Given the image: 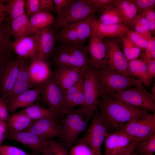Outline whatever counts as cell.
Returning a JSON list of instances; mask_svg holds the SVG:
<instances>
[{
    "label": "cell",
    "mask_w": 155,
    "mask_h": 155,
    "mask_svg": "<svg viewBox=\"0 0 155 155\" xmlns=\"http://www.w3.org/2000/svg\"><path fill=\"white\" fill-rule=\"evenodd\" d=\"M98 100V109L104 123L110 129L117 130L132 120L148 114V111L128 104L120 100L102 96Z\"/></svg>",
    "instance_id": "cell-1"
},
{
    "label": "cell",
    "mask_w": 155,
    "mask_h": 155,
    "mask_svg": "<svg viewBox=\"0 0 155 155\" xmlns=\"http://www.w3.org/2000/svg\"><path fill=\"white\" fill-rule=\"evenodd\" d=\"M49 59L55 68L63 66L91 67L87 46L79 43H59L54 47Z\"/></svg>",
    "instance_id": "cell-2"
},
{
    "label": "cell",
    "mask_w": 155,
    "mask_h": 155,
    "mask_svg": "<svg viewBox=\"0 0 155 155\" xmlns=\"http://www.w3.org/2000/svg\"><path fill=\"white\" fill-rule=\"evenodd\" d=\"M65 115L63 121L59 125L61 142L59 144L68 151L79 135L87 129L88 122L92 117L80 108L72 109Z\"/></svg>",
    "instance_id": "cell-3"
},
{
    "label": "cell",
    "mask_w": 155,
    "mask_h": 155,
    "mask_svg": "<svg viewBox=\"0 0 155 155\" xmlns=\"http://www.w3.org/2000/svg\"><path fill=\"white\" fill-rule=\"evenodd\" d=\"M95 71L99 84V97L134 87L141 82L120 73L108 65Z\"/></svg>",
    "instance_id": "cell-4"
},
{
    "label": "cell",
    "mask_w": 155,
    "mask_h": 155,
    "mask_svg": "<svg viewBox=\"0 0 155 155\" xmlns=\"http://www.w3.org/2000/svg\"><path fill=\"white\" fill-rule=\"evenodd\" d=\"M98 12L86 0H72L58 15L51 27L53 32L74 24Z\"/></svg>",
    "instance_id": "cell-5"
},
{
    "label": "cell",
    "mask_w": 155,
    "mask_h": 155,
    "mask_svg": "<svg viewBox=\"0 0 155 155\" xmlns=\"http://www.w3.org/2000/svg\"><path fill=\"white\" fill-rule=\"evenodd\" d=\"M107 95L139 109L155 113V96L145 89L141 82L134 87Z\"/></svg>",
    "instance_id": "cell-6"
},
{
    "label": "cell",
    "mask_w": 155,
    "mask_h": 155,
    "mask_svg": "<svg viewBox=\"0 0 155 155\" xmlns=\"http://www.w3.org/2000/svg\"><path fill=\"white\" fill-rule=\"evenodd\" d=\"M40 88V100L48 106V109L57 119L59 115H65L64 105L66 90L62 89L54 80L53 76L39 85Z\"/></svg>",
    "instance_id": "cell-7"
},
{
    "label": "cell",
    "mask_w": 155,
    "mask_h": 155,
    "mask_svg": "<svg viewBox=\"0 0 155 155\" xmlns=\"http://www.w3.org/2000/svg\"><path fill=\"white\" fill-rule=\"evenodd\" d=\"M84 100L80 109L93 117L98 109L100 86L95 70L91 67L86 71L83 77Z\"/></svg>",
    "instance_id": "cell-8"
},
{
    "label": "cell",
    "mask_w": 155,
    "mask_h": 155,
    "mask_svg": "<svg viewBox=\"0 0 155 155\" xmlns=\"http://www.w3.org/2000/svg\"><path fill=\"white\" fill-rule=\"evenodd\" d=\"M109 134V129L102 120L100 113L97 111L86 134L78 140L88 145L96 155H102V145Z\"/></svg>",
    "instance_id": "cell-9"
},
{
    "label": "cell",
    "mask_w": 155,
    "mask_h": 155,
    "mask_svg": "<svg viewBox=\"0 0 155 155\" xmlns=\"http://www.w3.org/2000/svg\"><path fill=\"white\" fill-rule=\"evenodd\" d=\"M24 59L17 57L0 68V97L5 103L14 87Z\"/></svg>",
    "instance_id": "cell-10"
},
{
    "label": "cell",
    "mask_w": 155,
    "mask_h": 155,
    "mask_svg": "<svg viewBox=\"0 0 155 155\" xmlns=\"http://www.w3.org/2000/svg\"><path fill=\"white\" fill-rule=\"evenodd\" d=\"M102 40L106 49L108 65L124 75L134 78L129 71L128 62L121 51L117 40L109 37L105 38Z\"/></svg>",
    "instance_id": "cell-11"
},
{
    "label": "cell",
    "mask_w": 155,
    "mask_h": 155,
    "mask_svg": "<svg viewBox=\"0 0 155 155\" xmlns=\"http://www.w3.org/2000/svg\"><path fill=\"white\" fill-rule=\"evenodd\" d=\"M119 129L136 140H142L155 133V113L130 121Z\"/></svg>",
    "instance_id": "cell-12"
},
{
    "label": "cell",
    "mask_w": 155,
    "mask_h": 155,
    "mask_svg": "<svg viewBox=\"0 0 155 155\" xmlns=\"http://www.w3.org/2000/svg\"><path fill=\"white\" fill-rule=\"evenodd\" d=\"M5 140H14L31 149L35 155H40L49 147L51 140L43 138L31 132H14L8 130Z\"/></svg>",
    "instance_id": "cell-13"
},
{
    "label": "cell",
    "mask_w": 155,
    "mask_h": 155,
    "mask_svg": "<svg viewBox=\"0 0 155 155\" xmlns=\"http://www.w3.org/2000/svg\"><path fill=\"white\" fill-rule=\"evenodd\" d=\"M135 140L122 129L116 130L110 133L104 141V155H120Z\"/></svg>",
    "instance_id": "cell-14"
},
{
    "label": "cell",
    "mask_w": 155,
    "mask_h": 155,
    "mask_svg": "<svg viewBox=\"0 0 155 155\" xmlns=\"http://www.w3.org/2000/svg\"><path fill=\"white\" fill-rule=\"evenodd\" d=\"M87 46L90 65L96 70L108 65V58L105 46L102 39L92 32Z\"/></svg>",
    "instance_id": "cell-15"
},
{
    "label": "cell",
    "mask_w": 155,
    "mask_h": 155,
    "mask_svg": "<svg viewBox=\"0 0 155 155\" xmlns=\"http://www.w3.org/2000/svg\"><path fill=\"white\" fill-rule=\"evenodd\" d=\"M88 68L60 67L55 68L53 76L59 86L63 89L66 90L82 79Z\"/></svg>",
    "instance_id": "cell-16"
},
{
    "label": "cell",
    "mask_w": 155,
    "mask_h": 155,
    "mask_svg": "<svg viewBox=\"0 0 155 155\" xmlns=\"http://www.w3.org/2000/svg\"><path fill=\"white\" fill-rule=\"evenodd\" d=\"M39 44L40 39L37 31L33 35L16 40L12 43V48L18 57L31 59L36 57Z\"/></svg>",
    "instance_id": "cell-17"
},
{
    "label": "cell",
    "mask_w": 155,
    "mask_h": 155,
    "mask_svg": "<svg viewBox=\"0 0 155 155\" xmlns=\"http://www.w3.org/2000/svg\"><path fill=\"white\" fill-rule=\"evenodd\" d=\"M24 131L31 132L48 140L55 137H60L59 124L57 120L52 118L33 121L30 126Z\"/></svg>",
    "instance_id": "cell-18"
},
{
    "label": "cell",
    "mask_w": 155,
    "mask_h": 155,
    "mask_svg": "<svg viewBox=\"0 0 155 155\" xmlns=\"http://www.w3.org/2000/svg\"><path fill=\"white\" fill-rule=\"evenodd\" d=\"M28 63L30 77L36 86L44 83L52 76L53 71L48 60L36 57L30 59Z\"/></svg>",
    "instance_id": "cell-19"
},
{
    "label": "cell",
    "mask_w": 155,
    "mask_h": 155,
    "mask_svg": "<svg viewBox=\"0 0 155 155\" xmlns=\"http://www.w3.org/2000/svg\"><path fill=\"white\" fill-rule=\"evenodd\" d=\"M40 85L28 90L14 97L6 103L8 110L12 113L21 108H25L35 103L41 98Z\"/></svg>",
    "instance_id": "cell-20"
},
{
    "label": "cell",
    "mask_w": 155,
    "mask_h": 155,
    "mask_svg": "<svg viewBox=\"0 0 155 155\" xmlns=\"http://www.w3.org/2000/svg\"><path fill=\"white\" fill-rule=\"evenodd\" d=\"M92 32L100 39L105 38L121 37L127 34L130 30L123 23L113 24L101 23L96 19L92 25Z\"/></svg>",
    "instance_id": "cell-21"
},
{
    "label": "cell",
    "mask_w": 155,
    "mask_h": 155,
    "mask_svg": "<svg viewBox=\"0 0 155 155\" xmlns=\"http://www.w3.org/2000/svg\"><path fill=\"white\" fill-rule=\"evenodd\" d=\"M36 86L32 80L29 73L28 63L27 59L24 58L21 65L14 87L5 104L11 98Z\"/></svg>",
    "instance_id": "cell-22"
},
{
    "label": "cell",
    "mask_w": 155,
    "mask_h": 155,
    "mask_svg": "<svg viewBox=\"0 0 155 155\" xmlns=\"http://www.w3.org/2000/svg\"><path fill=\"white\" fill-rule=\"evenodd\" d=\"M38 32L39 37L40 44L36 57L48 60L54 47V32L51 26L43 28Z\"/></svg>",
    "instance_id": "cell-23"
},
{
    "label": "cell",
    "mask_w": 155,
    "mask_h": 155,
    "mask_svg": "<svg viewBox=\"0 0 155 155\" xmlns=\"http://www.w3.org/2000/svg\"><path fill=\"white\" fill-rule=\"evenodd\" d=\"M84 98L83 78L66 90L64 99V108L66 113L70 110L79 105H82Z\"/></svg>",
    "instance_id": "cell-24"
},
{
    "label": "cell",
    "mask_w": 155,
    "mask_h": 155,
    "mask_svg": "<svg viewBox=\"0 0 155 155\" xmlns=\"http://www.w3.org/2000/svg\"><path fill=\"white\" fill-rule=\"evenodd\" d=\"M55 19L54 16L50 12L41 11L35 14L29 20L26 36L34 34L39 30L51 26Z\"/></svg>",
    "instance_id": "cell-25"
},
{
    "label": "cell",
    "mask_w": 155,
    "mask_h": 155,
    "mask_svg": "<svg viewBox=\"0 0 155 155\" xmlns=\"http://www.w3.org/2000/svg\"><path fill=\"white\" fill-rule=\"evenodd\" d=\"M129 71L133 77H136L146 88L152 82V78L148 73L147 64L142 59H135L128 61Z\"/></svg>",
    "instance_id": "cell-26"
},
{
    "label": "cell",
    "mask_w": 155,
    "mask_h": 155,
    "mask_svg": "<svg viewBox=\"0 0 155 155\" xmlns=\"http://www.w3.org/2000/svg\"><path fill=\"white\" fill-rule=\"evenodd\" d=\"M113 4L119 10L125 24L129 28L131 22L138 13V10L133 0H113Z\"/></svg>",
    "instance_id": "cell-27"
},
{
    "label": "cell",
    "mask_w": 155,
    "mask_h": 155,
    "mask_svg": "<svg viewBox=\"0 0 155 155\" xmlns=\"http://www.w3.org/2000/svg\"><path fill=\"white\" fill-rule=\"evenodd\" d=\"M32 120L21 111L9 116L6 121L8 130L14 132L24 131L31 124Z\"/></svg>",
    "instance_id": "cell-28"
},
{
    "label": "cell",
    "mask_w": 155,
    "mask_h": 155,
    "mask_svg": "<svg viewBox=\"0 0 155 155\" xmlns=\"http://www.w3.org/2000/svg\"><path fill=\"white\" fill-rule=\"evenodd\" d=\"M96 19V16L94 14L74 24L79 44H84L87 38L92 35V24Z\"/></svg>",
    "instance_id": "cell-29"
},
{
    "label": "cell",
    "mask_w": 155,
    "mask_h": 155,
    "mask_svg": "<svg viewBox=\"0 0 155 155\" xmlns=\"http://www.w3.org/2000/svg\"><path fill=\"white\" fill-rule=\"evenodd\" d=\"M33 121L45 118L57 119L48 108H44L38 103H34L21 110Z\"/></svg>",
    "instance_id": "cell-30"
},
{
    "label": "cell",
    "mask_w": 155,
    "mask_h": 155,
    "mask_svg": "<svg viewBox=\"0 0 155 155\" xmlns=\"http://www.w3.org/2000/svg\"><path fill=\"white\" fill-rule=\"evenodd\" d=\"M11 24L8 17L0 24V52H12Z\"/></svg>",
    "instance_id": "cell-31"
},
{
    "label": "cell",
    "mask_w": 155,
    "mask_h": 155,
    "mask_svg": "<svg viewBox=\"0 0 155 155\" xmlns=\"http://www.w3.org/2000/svg\"><path fill=\"white\" fill-rule=\"evenodd\" d=\"M55 42L79 43L74 24L61 28L54 36Z\"/></svg>",
    "instance_id": "cell-32"
},
{
    "label": "cell",
    "mask_w": 155,
    "mask_h": 155,
    "mask_svg": "<svg viewBox=\"0 0 155 155\" xmlns=\"http://www.w3.org/2000/svg\"><path fill=\"white\" fill-rule=\"evenodd\" d=\"M29 20L28 16L25 13L11 22L12 35L16 40L26 36Z\"/></svg>",
    "instance_id": "cell-33"
},
{
    "label": "cell",
    "mask_w": 155,
    "mask_h": 155,
    "mask_svg": "<svg viewBox=\"0 0 155 155\" xmlns=\"http://www.w3.org/2000/svg\"><path fill=\"white\" fill-rule=\"evenodd\" d=\"M98 20L100 22L104 24H113L123 23L125 24L124 20L119 10L113 5L103 11L101 13Z\"/></svg>",
    "instance_id": "cell-34"
},
{
    "label": "cell",
    "mask_w": 155,
    "mask_h": 155,
    "mask_svg": "<svg viewBox=\"0 0 155 155\" xmlns=\"http://www.w3.org/2000/svg\"><path fill=\"white\" fill-rule=\"evenodd\" d=\"M129 26L135 31L142 35L148 40L152 38L148 24L141 13H138L130 23Z\"/></svg>",
    "instance_id": "cell-35"
},
{
    "label": "cell",
    "mask_w": 155,
    "mask_h": 155,
    "mask_svg": "<svg viewBox=\"0 0 155 155\" xmlns=\"http://www.w3.org/2000/svg\"><path fill=\"white\" fill-rule=\"evenodd\" d=\"M134 152L138 155H153L155 152V133L138 141Z\"/></svg>",
    "instance_id": "cell-36"
},
{
    "label": "cell",
    "mask_w": 155,
    "mask_h": 155,
    "mask_svg": "<svg viewBox=\"0 0 155 155\" xmlns=\"http://www.w3.org/2000/svg\"><path fill=\"white\" fill-rule=\"evenodd\" d=\"M7 2L6 11L11 22L25 13V0H7Z\"/></svg>",
    "instance_id": "cell-37"
},
{
    "label": "cell",
    "mask_w": 155,
    "mask_h": 155,
    "mask_svg": "<svg viewBox=\"0 0 155 155\" xmlns=\"http://www.w3.org/2000/svg\"><path fill=\"white\" fill-rule=\"evenodd\" d=\"M121 38L124 55L128 62L136 59L140 54L141 49L136 46L126 35Z\"/></svg>",
    "instance_id": "cell-38"
},
{
    "label": "cell",
    "mask_w": 155,
    "mask_h": 155,
    "mask_svg": "<svg viewBox=\"0 0 155 155\" xmlns=\"http://www.w3.org/2000/svg\"><path fill=\"white\" fill-rule=\"evenodd\" d=\"M69 155H96L86 143L77 140L75 145L70 149Z\"/></svg>",
    "instance_id": "cell-39"
},
{
    "label": "cell",
    "mask_w": 155,
    "mask_h": 155,
    "mask_svg": "<svg viewBox=\"0 0 155 155\" xmlns=\"http://www.w3.org/2000/svg\"><path fill=\"white\" fill-rule=\"evenodd\" d=\"M137 47L145 49L148 44V40L142 34L130 29L126 35Z\"/></svg>",
    "instance_id": "cell-40"
},
{
    "label": "cell",
    "mask_w": 155,
    "mask_h": 155,
    "mask_svg": "<svg viewBox=\"0 0 155 155\" xmlns=\"http://www.w3.org/2000/svg\"><path fill=\"white\" fill-rule=\"evenodd\" d=\"M0 155H35L26 152L15 146L3 145L0 147Z\"/></svg>",
    "instance_id": "cell-41"
},
{
    "label": "cell",
    "mask_w": 155,
    "mask_h": 155,
    "mask_svg": "<svg viewBox=\"0 0 155 155\" xmlns=\"http://www.w3.org/2000/svg\"><path fill=\"white\" fill-rule=\"evenodd\" d=\"M86 2L101 13L104 10L113 5V0H86Z\"/></svg>",
    "instance_id": "cell-42"
},
{
    "label": "cell",
    "mask_w": 155,
    "mask_h": 155,
    "mask_svg": "<svg viewBox=\"0 0 155 155\" xmlns=\"http://www.w3.org/2000/svg\"><path fill=\"white\" fill-rule=\"evenodd\" d=\"M146 19L150 30L154 33L155 30V9L154 6L147 9L141 13Z\"/></svg>",
    "instance_id": "cell-43"
},
{
    "label": "cell",
    "mask_w": 155,
    "mask_h": 155,
    "mask_svg": "<svg viewBox=\"0 0 155 155\" xmlns=\"http://www.w3.org/2000/svg\"><path fill=\"white\" fill-rule=\"evenodd\" d=\"M145 53L142 59L146 63L155 59V36L148 41V44L145 49Z\"/></svg>",
    "instance_id": "cell-44"
},
{
    "label": "cell",
    "mask_w": 155,
    "mask_h": 155,
    "mask_svg": "<svg viewBox=\"0 0 155 155\" xmlns=\"http://www.w3.org/2000/svg\"><path fill=\"white\" fill-rule=\"evenodd\" d=\"M25 8L29 17L39 12V0H25Z\"/></svg>",
    "instance_id": "cell-45"
},
{
    "label": "cell",
    "mask_w": 155,
    "mask_h": 155,
    "mask_svg": "<svg viewBox=\"0 0 155 155\" xmlns=\"http://www.w3.org/2000/svg\"><path fill=\"white\" fill-rule=\"evenodd\" d=\"M138 10V13H140L144 10L154 6L155 0H133Z\"/></svg>",
    "instance_id": "cell-46"
},
{
    "label": "cell",
    "mask_w": 155,
    "mask_h": 155,
    "mask_svg": "<svg viewBox=\"0 0 155 155\" xmlns=\"http://www.w3.org/2000/svg\"><path fill=\"white\" fill-rule=\"evenodd\" d=\"M54 155H69L67 151L59 143L51 140L49 146Z\"/></svg>",
    "instance_id": "cell-47"
},
{
    "label": "cell",
    "mask_w": 155,
    "mask_h": 155,
    "mask_svg": "<svg viewBox=\"0 0 155 155\" xmlns=\"http://www.w3.org/2000/svg\"><path fill=\"white\" fill-rule=\"evenodd\" d=\"M39 12L55 11L53 0H39Z\"/></svg>",
    "instance_id": "cell-48"
},
{
    "label": "cell",
    "mask_w": 155,
    "mask_h": 155,
    "mask_svg": "<svg viewBox=\"0 0 155 155\" xmlns=\"http://www.w3.org/2000/svg\"><path fill=\"white\" fill-rule=\"evenodd\" d=\"M8 110L6 105L1 98L0 100V119L7 121L8 117Z\"/></svg>",
    "instance_id": "cell-49"
},
{
    "label": "cell",
    "mask_w": 155,
    "mask_h": 155,
    "mask_svg": "<svg viewBox=\"0 0 155 155\" xmlns=\"http://www.w3.org/2000/svg\"><path fill=\"white\" fill-rule=\"evenodd\" d=\"M72 0H53L55 11L57 12V15Z\"/></svg>",
    "instance_id": "cell-50"
},
{
    "label": "cell",
    "mask_w": 155,
    "mask_h": 155,
    "mask_svg": "<svg viewBox=\"0 0 155 155\" xmlns=\"http://www.w3.org/2000/svg\"><path fill=\"white\" fill-rule=\"evenodd\" d=\"M8 130L6 121L0 119V147L5 137Z\"/></svg>",
    "instance_id": "cell-51"
},
{
    "label": "cell",
    "mask_w": 155,
    "mask_h": 155,
    "mask_svg": "<svg viewBox=\"0 0 155 155\" xmlns=\"http://www.w3.org/2000/svg\"><path fill=\"white\" fill-rule=\"evenodd\" d=\"M12 52H0V68L11 60Z\"/></svg>",
    "instance_id": "cell-52"
},
{
    "label": "cell",
    "mask_w": 155,
    "mask_h": 155,
    "mask_svg": "<svg viewBox=\"0 0 155 155\" xmlns=\"http://www.w3.org/2000/svg\"><path fill=\"white\" fill-rule=\"evenodd\" d=\"M138 141L136 140H134L120 155H130L135 151L137 144Z\"/></svg>",
    "instance_id": "cell-53"
},
{
    "label": "cell",
    "mask_w": 155,
    "mask_h": 155,
    "mask_svg": "<svg viewBox=\"0 0 155 155\" xmlns=\"http://www.w3.org/2000/svg\"><path fill=\"white\" fill-rule=\"evenodd\" d=\"M146 64L149 74L152 78L154 77L155 76V60H152Z\"/></svg>",
    "instance_id": "cell-54"
},
{
    "label": "cell",
    "mask_w": 155,
    "mask_h": 155,
    "mask_svg": "<svg viewBox=\"0 0 155 155\" xmlns=\"http://www.w3.org/2000/svg\"><path fill=\"white\" fill-rule=\"evenodd\" d=\"M6 5L4 3L0 4V24L4 21L7 18Z\"/></svg>",
    "instance_id": "cell-55"
},
{
    "label": "cell",
    "mask_w": 155,
    "mask_h": 155,
    "mask_svg": "<svg viewBox=\"0 0 155 155\" xmlns=\"http://www.w3.org/2000/svg\"><path fill=\"white\" fill-rule=\"evenodd\" d=\"M42 155H54V154L48 147L43 151L42 153Z\"/></svg>",
    "instance_id": "cell-56"
},
{
    "label": "cell",
    "mask_w": 155,
    "mask_h": 155,
    "mask_svg": "<svg viewBox=\"0 0 155 155\" xmlns=\"http://www.w3.org/2000/svg\"><path fill=\"white\" fill-rule=\"evenodd\" d=\"M151 91L152 93V94L155 96V85L154 84L151 88Z\"/></svg>",
    "instance_id": "cell-57"
},
{
    "label": "cell",
    "mask_w": 155,
    "mask_h": 155,
    "mask_svg": "<svg viewBox=\"0 0 155 155\" xmlns=\"http://www.w3.org/2000/svg\"><path fill=\"white\" fill-rule=\"evenodd\" d=\"M7 0H0V4L4 3L5 2L7 1Z\"/></svg>",
    "instance_id": "cell-58"
},
{
    "label": "cell",
    "mask_w": 155,
    "mask_h": 155,
    "mask_svg": "<svg viewBox=\"0 0 155 155\" xmlns=\"http://www.w3.org/2000/svg\"><path fill=\"white\" fill-rule=\"evenodd\" d=\"M130 155H138L134 151Z\"/></svg>",
    "instance_id": "cell-59"
},
{
    "label": "cell",
    "mask_w": 155,
    "mask_h": 155,
    "mask_svg": "<svg viewBox=\"0 0 155 155\" xmlns=\"http://www.w3.org/2000/svg\"><path fill=\"white\" fill-rule=\"evenodd\" d=\"M1 99V97L0 96V100Z\"/></svg>",
    "instance_id": "cell-60"
}]
</instances>
